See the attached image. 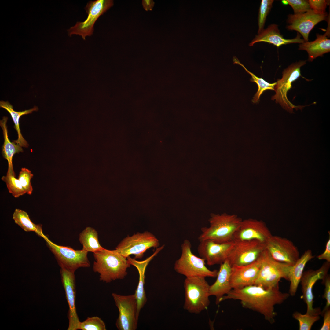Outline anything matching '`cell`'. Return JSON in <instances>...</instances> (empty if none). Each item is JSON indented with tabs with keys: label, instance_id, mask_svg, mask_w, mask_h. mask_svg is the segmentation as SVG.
<instances>
[{
	"label": "cell",
	"instance_id": "1",
	"mask_svg": "<svg viewBox=\"0 0 330 330\" xmlns=\"http://www.w3.org/2000/svg\"><path fill=\"white\" fill-rule=\"evenodd\" d=\"M289 293L280 291L279 287L266 289L253 285L241 289H232L221 299L238 300L242 307L258 312L271 324L275 322L277 315L274 306L280 304L290 296Z\"/></svg>",
	"mask_w": 330,
	"mask_h": 330
},
{
	"label": "cell",
	"instance_id": "2",
	"mask_svg": "<svg viewBox=\"0 0 330 330\" xmlns=\"http://www.w3.org/2000/svg\"><path fill=\"white\" fill-rule=\"evenodd\" d=\"M93 253L95 261L93 270L99 274L100 281L109 283L123 279L127 275V269L131 265L127 258L115 250L104 248Z\"/></svg>",
	"mask_w": 330,
	"mask_h": 330
},
{
	"label": "cell",
	"instance_id": "3",
	"mask_svg": "<svg viewBox=\"0 0 330 330\" xmlns=\"http://www.w3.org/2000/svg\"><path fill=\"white\" fill-rule=\"evenodd\" d=\"M242 220L235 214L212 213L209 220V226L201 228L198 239L199 241L210 240L219 243L233 241Z\"/></svg>",
	"mask_w": 330,
	"mask_h": 330
},
{
	"label": "cell",
	"instance_id": "4",
	"mask_svg": "<svg viewBox=\"0 0 330 330\" xmlns=\"http://www.w3.org/2000/svg\"><path fill=\"white\" fill-rule=\"evenodd\" d=\"M204 277H186L184 282V308L189 312L199 314L207 309L210 304V285Z\"/></svg>",
	"mask_w": 330,
	"mask_h": 330
},
{
	"label": "cell",
	"instance_id": "5",
	"mask_svg": "<svg viewBox=\"0 0 330 330\" xmlns=\"http://www.w3.org/2000/svg\"><path fill=\"white\" fill-rule=\"evenodd\" d=\"M191 248L190 242L187 239L184 240L181 245V256L174 264L175 271L186 277L196 276L216 277L218 270L208 269L206 266L205 260L194 254Z\"/></svg>",
	"mask_w": 330,
	"mask_h": 330
},
{
	"label": "cell",
	"instance_id": "6",
	"mask_svg": "<svg viewBox=\"0 0 330 330\" xmlns=\"http://www.w3.org/2000/svg\"><path fill=\"white\" fill-rule=\"evenodd\" d=\"M260 259V268L254 285L269 289L279 287V282L282 278L288 280L292 266L274 260L266 248Z\"/></svg>",
	"mask_w": 330,
	"mask_h": 330
},
{
	"label": "cell",
	"instance_id": "7",
	"mask_svg": "<svg viewBox=\"0 0 330 330\" xmlns=\"http://www.w3.org/2000/svg\"><path fill=\"white\" fill-rule=\"evenodd\" d=\"M306 63V61H300L289 65L284 70L282 78L277 80L274 87L275 94L272 99L275 100L277 103L290 113H293L294 108L302 110L307 106L295 105L289 100L287 96L288 92L292 88V82L301 76V67Z\"/></svg>",
	"mask_w": 330,
	"mask_h": 330
},
{
	"label": "cell",
	"instance_id": "8",
	"mask_svg": "<svg viewBox=\"0 0 330 330\" xmlns=\"http://www.w3.org/2000/svg\"><path fill=\"white\" fill-rule=\"evenodd\" d=\"M45 239L55 255L61 267L75 272L80 268H88L90 262L87 257L88 252L82 249L75 250L67 246H60L51 241L46 236Z\"/></svg>",
	"mask_w": 330,
	"mask_h": 330
},
{
	"label": "cell",
	"instance_id": "9",
	"mask_svg": "<svg viewBox=\"0 0 330 330\" xmlns=\"http://www.w3.org/2000/svg\"><path fill=\"white\" fill-rule=\"evenodd\" d=\"M160 245L159 240L154 235L145 231L138 233L131 236H128L119 244L115 250L126 258L134 255L135 259L141 258L147 250L151 248H157Z\"/></svg>",
	"mask_w": 330,
	"mask_h": 330
},
{
	"label": "cell",
	"instance_id": "10",
	"mask_svg": "<svg viewBox=\"0 0 330 330\" xmlns=\"http://www.w3.org/2000/svg\"><path fill=\"white\" fill-rule=\"evenodd\" d=\"M113 5L111 0H96L90 1L87 3L85 9L88 16L83 22H78L73 26L67 30L68 35H79L85 40L87 36L93 34L94 24L100 16L103 15Z\"/></svg>",
	"mask_w": 330,
	"mask_h": 330
},
{
	"label": "cell",
	"instance_id": "11",
	"mask_svg": "<svg viewBox=\"0 0 330 330\" xmlns=\"http://www.w3.org/2000/svg\"><path fill=\"white\" fill-rule=\"evenodd\" d=\"M227 259L231 266L251 264L257 260L265 249V244L257 240L233 241Z\"/></svg>",
	"mask_w": 330,
	"mask_h": 330
},
{
	"label": "cell",
	"instance_id": "12",
	"mask_svg": "<svg viewBox=\"0 0 330 330\" xmlns=\"http://www.w3.org/2000/svg\"><path fill=\"white\" fill-rule=\"evenodd\" d=\"M112 296L119 311L116 324L119 330H135L137 327V302L134 294L123 295L115 293Z\"/></svg>",
	"mask_w": 330,
	"mask_h": 330
},
{
	"label": "cell",
	"instance_id": "13",
	"mask_svg": "<svg viewBox=\"0 0 330 330\" xmlns=\"http://www.w3.org/2000/svg\"><path fill=\"white\" fill-rule=\"evenodd\" d=\"M330 262H326L319 269L316 270H309L303 272L300 282L302 293L301 298L307 305L306 314L313 315H320L321 311L319 308H314V295L313 289L315 284L319 280H323L327 275L330 268Z\"/></svg>",
	"mask_w": 330,
	"mask_h": 330
},
{
	"label": "cell",
	"instance_id": "14",
	"mask_svg": "<svg viewBox=\"0 0 330 330\" xmlns=\"http://www.w3.org/2000/svg\"><path fill=\"white\" fill-rule=\"evenodd\" d=\"M265 248L275 260L293 266L299 258L297 247L285 238L272 235L265 243Z\"/></svg>",
	"mask_w": 330,
	"mask_h": 330
},
{
	"label": "cell",
	"instance_id": "15",
	"mask_svg": "<svg viewBox=\"0 0 330 330\" xmlns=\"http://www.w3.org/2000/svg\"><path fill=\"white\" fill-rule=\"evenodd\" d=\"M328 14L316 13L312 9L302 13L289 14L288 16L287 28L295 30L302 35L305 42L308 41L309 34L315 25L322 21L327 20Z\"/></svg>",
	"mask_w": 330,
	"mask_h": 330
},
{
	"label": "cell",
	"instance_id": "16",
	"mask_svg": "<svg viewBox=\"0 0 330 330\" xmlns=\"http://www.w3.org/2000/svg\"><path fill=\"white\" fill-rule=\"evenodd\" d=\"M200 241L197 247L200 257L209 266L221 264L228 258L234 245V241L219 243L210 240Z\"/></svg>",
	"mask_w": 330,
	"mask_h": 330
},
{
	"label": "cell",
	"instance_id": "17",
	"mask_svg": "<svg viewBox=\"0 0 330 330\" xmlns=\"http://www.w3.org/2000/svg\"><path fill=\"white\" fill-rule=\"evenodd\" d=\"M272 235L263 222L249 218L242 220L234 235L233 241L255 240L265 244Z\"/></svg>",
	"mask_w": 330,
	"mask_h": 330
},
{
	"label": "cell",
	"instance_id": "18",
	"mask_svg": "<svg viewBox=\"0 0 330 330\" xmlns=\"http://www.w3.org/2000/svg\"><path fill=\"white\" fill-rule=\"evenodd\" d=\"M75 272L61 268V274L63 286L69 306L68 317V330H77L80 322L75 306L76 282Z\"/></svg>",
	"mask_w": 330,
	"mask_h": 330
},
{
	"label": "cell",
	"instance_id": "19",
	"mask_svg": "<svg viewBox=\"0 0 330 330\" xmlns=\"http://www.w3.org/2000/svg\"><path fill=\"white\" fill-rule=\"evenodd\" d=\"M260 265V257L256 261L248 265L232 266L230 283L232 289H241L254 285Z\"/></svg>",
	"mask_w": 330,
	"mask_h": 330
},
{
	"label": "cell",
	"instance_id": "20",
	"mask_svg": "<svg viewBox=\"0 0 330 330\" xmlns=\"http://www.w3.org/2000/svg\"><path fill=\"white\" fill-rule=\"evenodd\" d=\"M164 245H163L157 248L152 255L143 261H138L134 258H131L130 256L127 258L130 265L136 268L139 274V282L134 294L137 302V317L138 318L141 310L147 300L144 288L146 269L150 261L164 248Z\"/></svg>",
	"mask_w": 330,
	"mask_h": 330
},
{
	"label": "cell",
	"instance_id": "21",
	"mask_svg": "<svg viewBox=\"0 0 330 330\" xmlns=\"http://www.w3.org/2000/svg\"><path fill=\"white\" fill-rule=\"evenodd\" d=\"M231 267L227 259L221 264L216 280L210 285V295L215 297L217 304L220 302L221 299L224 296L227 295L232 289L230 283Z\"/></svg>",
	"mask_w": 330,
	"mask_h": 330
},
{
	"label": "cell",
	"instance_id": "22",
	"mask_svg": "<svg viewBox=\"0 0 330 330\" xmlns=\"http://www.w3.org/2000/svg\"><path fill=\"white\" fill-rule=\"evenodd\" d=\"M260 42L271 44L279 47L283 45L293 43L301 44L304 42L305 41L303 39L301 38V35L298 32L297 33L296 37L293 38H285L280 33L278 26L275 24H272L256 35L249 43V46H253L255 43Z\"/></svg>",
	"mask_w": 330,
	"mask_h": 330
},
{
	"label": "cell",
	"instance_id": "23",
	"mask_svg": "<svg viewBox=\"0 0 330 330\" xmlns=\"http://www.w3.org/2000/svg\"><path fill=\"white\" fill-rule=\"evenodd\" d=\"M326 33L323 35L316 34V39L312 41L304 42L299 45V50L306 51L308 53V61H312L319 56L330 51V39Z\"/></svg>",
	"mask_w": 330,
	"mask_h": 330
},
{
	"label": "cell",
	"instance_id": "24",
	"mask_svg": "<svg viewBox=\"0 0 330 330\" xmlns=\"http://www.w3.org/2000/svg\"><path fill=\"white\" fill-rule=\"evenodd\" d=\"M8 119L7 117L4 116L0 120V125L3 130L4 142L2 147V153L3 157L6 159L8 162V169L6 174L15 175L12 163L13 157L14 154L23 152L22 147L13 141L11 142L8 136L7 122Z\"/></svg>",
	"mask_w": 330,
	"mask_h": 330
},
{
	"label": "cell",
	"instance_id": "25",
	"mask_svg": "<svg viewBox=\"0 0 330 330\" xmlns=\"http://www.w3.org/2000/svg\"><path fill=\"white\" fill-rule=\"evenodd\" d=\"M314 258L312 251L307 250L292 266L288 277V280L290 282L289 293L291 296L295 295L305 267L307 263Z\"/></svg>",
	"mask_w": 330,
	"mask_h": 330
},
{
	"label": "cell",
	"instance_id": "26",
	"mask_svg": "<svg viewBox=\"0 0 330 330\" xmlns=\"http://www.w3.org/2000/svg\"><path fill=\"white\" fill-rule=\"evenodd\" d=\"M0 107L6 110L10 113L14 123V127L17 133L18 138L17 140H13V141L22 147H28L29 144L21 133L19 127V119L20 117L23 115L31 113L33 111H38V107L35 106L30 109L22 111H16L13 110V106L9 102L3 101H0Z\"/></svg>",
	"mask_w": 330,
	"mask_h": 330
},
{
	"label": "cell",
	"instance_id": "27",
	"mask_svg": "<svg viewBox=\"0 0 330 330\" xmlns=\"http://www.w3.org/2000/svg\"><path fill=\"white\" fill-rule=\"evenodd\" d=\"M79 240L82 246V249L88 252L94 253L104 248L99 242L97 231L91 227H86L80 233Z\"/></svg>",
	"mask_w": 330,
	"mask_h": 330
},
{
	"label": "cell",
	"instance_id": "28",
	"mask_svg": "<svg viewBox=\"0 0 330 330\" xmlns=\"http://www.w3.org/2000/svg\"><path fill=\"white\" fill-rule=\"evenodd\" d=\"M15 223L26 232L33 231L43 238L45 236L42 230V226L35 224L30 219L28 213L24 210L16 209L13 215Z\"/></svg>",
	"mask_w": 330,
	"mask_h": 330
},
{
	"label": "cell",
	"instance_id": "29",
	"mask_svg": "<svg viewBox=\"0 0 330 330\" xmlns=\"http://www.w3.org/2000/svg\"><path fill=\"white\" fill-rule=\"evenodd\" d=\"M233 61L234 64L239 65L244 68L246 72L251 76V78L250 79V81L255 82L258 86V91L255 94L252 100V101L253 103H256L258 102L261 95L264 91L267 90H274L275 86L277 83L276 82L273 83H269L262 78L256 76L253 73L249 71L244 65L240 62L236 57H233Z\"/></svg>",
	"mask_w": 330,
	"mask_h": 330
},
{
	"label": "cell",
	"instance_id": "30",
	"mask_svg": "<svg viewBox=\"0 0 330 330\" xmlns=\"http://www.w3.org/2000/svg\"><path fill=\"white\" fill-rule=\"evenodd\" d=\"M15 175L6 174L3 176L1 179L6 184L9 192L15 198H18L25 193L26 192L22 186L18 179Z\"/></svg>",
	"mask_w": 330,
	"mask_h": 330
},
{
	"label": "cell",
	"instance_id": "31",
	"mask_svg": "<svg viewBox=\"0 0 330 330\" xmlns=\"http://www.w3.org/2000/svg\"><path fill=\"white\" fill-rule=\"evenodd\" d=\"M320 315H313L307 314H302L298 311L294 312L293 317L299 323V330H310L313 324L320 319Z\"/></svg>",
	"mask_w": 330,
	"mask_h": 330
},
{
	"label": "cell",
	"instance_id": "32",
	"mask_svg": "<svg viewBox=\"0 0 330 330\" xmlns=\"http://www.w3.org/2000/svg\"><path fill=\"white\" fill-rule=\"evenodd\" d=\"M106 330L105 324L101 318L97 316L88 317L82 322L80 321L78 330Z\"/></svg>",
	"mask_w": 330,
	"mask_h": 330
},
{
	"label": "cell",
	"instance_id": "33",
	"mask_svg": "<svg viewBox=\"0 0 330 330\" xmlns=\"http://www.w3.org/2000/svg\"><path fill=\"white\" fill-rule=\"evenodd\" d=\"M273 0H262L259 9L258 17V34L263 30L266 17L272 6Z\"/></svg>",
	"mask_w": 330,
	"mask_h": 330
},
{
	"label": "cell",
	"instance_id": "34",
	"mask_svg": "<svg viewBox=\"0 0 330 330\" xmlns=\"http://www.w3.org/2000/svg\"><path fill=\"white\" fill-rule=\"evenodd\" d=\"M33 174L30 170L25 168H22L19 172L18 179L26 193L30 195L32 193L33 189L31 180Z\"/></svg>",
	"mask_w": 330,
	"mask_h": 330
},
{
	"label": "cell",
	"instance_id": "35",
	"mask_svg": "<svg viewBox=\"0 0 330 330\" xmlns=\"http://www.w3.org/2000/svg\"><path fill=\"white\" fill-rule=\"evenodd\" d=\"M286 1L293 9L294 14L305 13L311 9L307 0H286Z\"/></svg>",
	"mask_w": 330,
	"mask_h": 330
},
{
	"label": "cell",
	"instance_id": "36",
	"mask_svg": "<svg viewBox=\"0 0 330 330\" xmlns=\"http://www.w3.org/2000/svg\"><path fill=\"white\" fill-rule=\"evenodd\" d=\"M311 9L318 14H324L327 12L326 9L329 5V1L325 0H307Z\"/></svg>",
	"mask_w": 330,
	"mask_h": 330
},
{
	"label": "cell",
	"instance_id": "37",
	"mask_svg": "<svg viewBox=\"0 0 330 330\" xmlns=\"http://www.w3.org/2000/svg\"><path fill=\"white\" fill-rule=\"evenodd\" d=\"M322 282L325 285L324 293L323 297L326 301V305L321 311V314L326 310L330 309V277L328 274L325 278L322 280Z\"/></svg>",
	"mask_w": 330,
	"mask_h": 330
},
{
	"label": "cell",
	"instance_id": "38",
	"mask_svg": "<svg viewBox=\"0 0 330 330\" xmlns=\"http://www.w3.org/2000/svg\"><path fill=\"white\" fill-rule=\"evenodd\" d=\"M329 238L327 241L324 251L317 257L319 260H325L330 262V233L328 231Z\"/></svg>",
	"mask_w": 330,
	"mask_h": 330
},
{
	"label": "cell",
	"instance_id": "39",
	"mask_svg": "<svg viewBox=\"0 0 330 330\" xmlns=\"http://www.w3.org/2000/svg\"><path fill=\"white\" fill-rule=\"evenodd\" d=\"M323 316V325L320 330H330V309L325 311L322 314Z\"/></svg>",
	"mask_w": 330,
	"mask_h": 330
},
{
	"label": "cell",
	"instance_id": "40",
	"mask_svg": "<svg viewBox=\"0 0 330 330\" xmlns=\"http://www.w3.org/2000/svg\"><path fill=\"white\" fill-rule=\"evenodd\" d=\"M142 5L146 10H151L154 6V2L151 0H143Z\"/></svg>",
	"mask_w": 330,
	"mask_h": 330
},
{
	"label": "cell",
	"instance_id": "41",
	"mask_svg": "<svg viewBox=\"0 0 330 330\" xmlns=\"http://www.w3.org/2000/svg\"><path fill=\"white\" fill-rule=\"evenodd\" d=\"M282 2L283 4H288L287 2V1H286V0H283V1H282Z\"/></svg>",
	"mask_w": 330,
	"mask_h": 330
}]
</instances>
